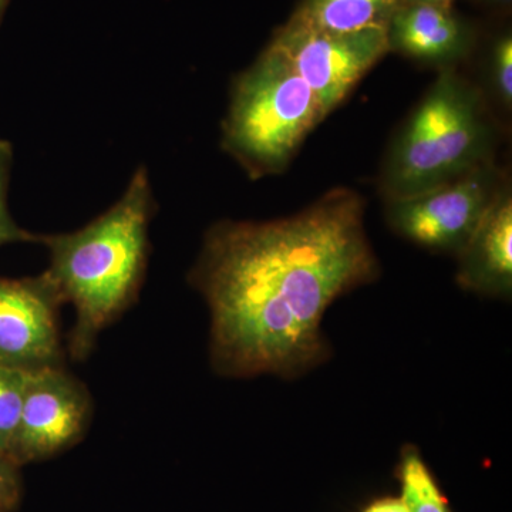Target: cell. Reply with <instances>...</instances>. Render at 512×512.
<instances>
[{
    "label": "cell",
    "mask_w": 512,
    "mask_h": 512,
    "mask_svg": "<svg viewBox=\"0 0 512 512\" xmlns=\"http://www.w3.org/2000/svg\"><path fill=\"white\" fill-rule=\"evenodd\" d=\"M491 87L497 99L504 107L511 109L512 104V36L504 32L491 46L488 62Z\"/></svg>",
    "instance_id": "cell-15"
},
{
    "label": "cell",
    "mask_w": 512,
    "mask_h": 512,
    "mask_svg": "<svg viewBox=\"0 0 512 512\" xmlns=\"http://www.w3.org/2000/svg\"><path fill=\"white\" fill-rule=\"evenodd\" d=\"M362 512H410L402 497H383L367 505Z\"/></svg>",
    "instance_id": "cell-17"
},
{
    "label": "cell",
    "mask_w": 512,
    "mask_h": 512,
    "mask_svg": "<svg viewBox=\"0 0 512 512\" xmlns=\"http://www.w3.org/2000/svg\"><path fill=\"white\" fill-rule=\"evenodd\" d=\"M365 201L333 188L291 217L208 229L190 282L211 312L222 376H298L328 355L322 320L339 296L379 275Z\"/></svg>",
    "instance_id": "cell-1"
},
{
    "label": "cell",
    "mask_w": 512,
    "mask_h": 512,
    "mask_svg": "<svg viewBox=\"0 0 512 512\" xmlns=\"http://www.w3.org/2000/svg\"><path fill=\"white\" fill-rule=\"evenodd\" d=\"M92 416L89 390L63 366L29 373L22 413L6 457L22 467L63 453L83 439Z\"/></svg>",
    "instance_id": "cell-7"
},
{
    "label": "cell",
    "mask_w": 512,
    "mask_h": 512,
    "mask_svg": "<svg viewBox=\"0 0 512 512\" xmlns=\"http://www.w3.org/2000/svg\"><path fill=\"white\" fill-rule=\"evenodd\" d=\"M10 0H0V22H2L3 15H5L6 9H8Z\"/></svg>",
    "instance_id": "cell-19"
},
{
    "label": "cell",
    "mask_w": 512,
    "mask_h": 512,
    "mask_svg": "<svg viewBox=\"0 0 512 512\" xmlns=\"http://www.w3.org/2000/svg\"><path fill=\"white\" fill-rule=\"evenodd\" d=\"M323 120L308 84L268 45L232 84L221 146L252 180H259L284 173Z\"/></svg>",
    "instance_id": "cell-4"
},
{
    "label": "cell",
    "mask_w": 512,
    "mask_h": 512,
    "mask_svg": "<svg viewBox=\"0 0 512 512\" xmlns=\"http://www.w3.org/2000/svg\"><path fill=\"white\" fill-rule=\"evenodd\" d=\"M389 52L441 69L454 67L476 45V30L451 8L400 3L387 23Z\"/></svg>",
    "instance_id": "cell-9"
},
{
    "label": "cell",
    "mask_w": 512,
    "mask_h": 512,
    "mask_svg": "<svg viewBox=\"0 0 512 512\" xmlns=\"http://www.w3.org/2000/svg\"><path fill=\"white\" fill-rule=\"evenodd\" d=\"M156 211L146 167L131 177L109 211L70 234L39 235L49 251L46 274L64 303L76 308L69 353L83 362L101 332L137 301L146 276L148 227Z\"/></svg>",
    "instance_id": "cell-2"
},
{
    "label": "cell",
    "mask_w": 512,
    "mask_h": 512,
    "mask_svg": "<svg viewBox=\"0 0 512 512\" xmlns=\"http://www.w3.org/2000/svg\"><path fill=\"white\" fill-rule=\"evenodd\" d=\"M29 373L0 366V454L6 457L22 413Z\"/></svg>",
    "instance_id": "cell-13"
},
{
    "label": "cell",
    "mask_w": 512,
    "mask_h": 512,
    "mask_svg": "<svg viewBox=\"0 0 512 512\" xmlns=\"http://www.w3.org/2000/svg\"><path fill=\"white\" fill-rule=\"evenodd\" d=\"M494 147L481 93L454 67L441 69L387 151L380 191L386 201L424 194L493 163Z\"/></svg>",
    "instance_id": "cell-3"
},
{
    "label": "cell",
    "mask_w": 512,
    "mask_h": 512,
    "mask_svg": "<svg viewBox=\"0 0 512 512\" xmlns=\"http://www.w3.org/2000/svg\"><path fill=\"white\" fill-rule=\"evenodd\" d=\"M402 0H302L289 22L323 32L387 28Z\"/></svg>",
    "instance_id": "cell-11"
},
{
    "label": "cell",
    "mask_w": 512,
    "mask_h": 512,
    "mask_svg": "<svg viewBox=\"0 0 512 512\" xmlns=\"http://www.w3.org/2000/svg\"><path fill=\"white\" fill-rule=\"evenodd\" d=\"M387 28L323 32L286 22L271 43L292 64L318 100L323 119L338 109L356 84L389 53Z\"/></svg>",
    "instance_id": "cell-5"
},
{
    "label": "cell",
    "mask_w": 512,
    "mask_h": 512,
    "mask_svg": "<svg viewBox=\"0 0 512 512\" xmlns=\"http://www.w3.org/2000/svg\"><path fill=\"white\" fill-rule=\"evenodd\" d=\"M396 476L400 497L410 512H451L446 495L416 447L403 448Z\"/></svg>",
    "instance_id": "cell-12"
},
{
    "label": "cell",
    "mask_w": 512,
    "mask_h": 512,
    "mask_svg": "<svg viewBox=\"0 0 512 512\" xmlns=\"http://www.w3.org/2000/svg\"><path fill=\"white\" fill-rule=\"evenodd\" d=\"M19 468L0 454V512H15L22 503L23 484Z\"/></svg>",
    "instance_id": "cell-16"
},
{
    "label": "cell",
    "mask_w": 512,
    "mask_h": 512,
    "mask_svg": "<svg viewBox=\"0 0 512 512\" xmlns=\"http://www.w3.org/2000/svg\"><path fill=\"white\" fill-rule=\"evenodd\" d=\"M13 164V147L9 141L0 140V247L16 242H37L39 235L32 234L16 224L8 208L10 170Z\"/></svg>",
    "instance_id": "cell-14"
},
{
    "label": "cell",
    "mask_w": 512,
    "mask_h": 512,
    "mask_svg": "<svg viewBox=\"0 0 512 512\" xmlns=\"http://www.w3.org/2000/svg\"><path fill=\"white\" fill-rule=\"evenodd\" d=\"M63 303L46 272L32 278L0 276V366L25 373L63 366Z\"/></svg>",
    "instance_id": "cell-8"
},
{
    "label": "cell",
    "mask_w": 512,
    "mask_h": 512,
    "mask_svg": "<svg viewBox=\"0 0 512 512\" xmlns=\"http://www.w3.org/2000/svg\"><path fill=\"white\" fill-rule=\"evenodd\" d=\"M505 185L494 163L416 197L387 201L394 232L420 247L458 255Z\"/></svg>",
    "instance_id": "cell-6"
},
{
    "label": "cell",
    "mask_w": 512,
    "mask_h": 512,
    "mask_svg": "<svg viewBox=\"0 0 512 512\" xmlns=\"http://www.w3.org/2000/svg\"><path fill=\"white\" fill-rule=\"evenodd\" d=\"M485 2L493 3V5L507 6L510 5L511 0H485Z\"/></svg>",
    "instance_id": "cell-20"
},
{
    "label": "cell",
    "mask_w": 512,
    "mask_h": 512,
    "mask_svg": "<svg viewBox=\"0 0 512 512\" xmlns=\"http://www.w3.org/2000/svg\"><path fill=\"white\" fill-rule=\"evenodd\" d=\"M457 256L461 288L491 298H511L512 195L507 183Z\"/></svg>",
    "instance_id": "cell-10"
},
{
    "label": "cell",
    "mask_w": 512,
    "mask_h": 512,
    "mask_svg": "<svg viewBox=\"0 0 512 512\" xmlns=\"http://www.w3.org/2000/svg\"><path fill=\"white\" fill-rule=\"evenodd\" d=\"M402 3H424V5L443 6V8H451L454 0H402Z\"/></svg>",
    "instance_id": "cell-18"
}]
</instances>
